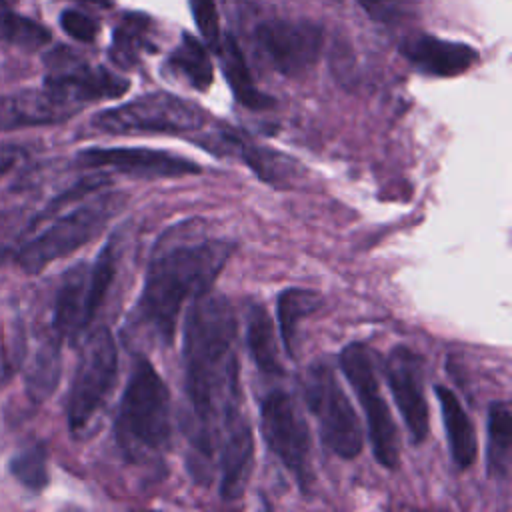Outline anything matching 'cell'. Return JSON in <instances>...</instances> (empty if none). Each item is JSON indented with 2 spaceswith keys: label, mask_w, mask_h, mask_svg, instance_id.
I'll return each mask as SVG.
<instances>
[{
  "label": "cell",
  "mask_w": 512,
  "mask_h": 512,
  "mask_svg": "<svg viewBox=\"0 0 512 512\" xmlns=\"http://www.w3.org/2000/svg\"><path fill=\"white\" fill-rule=\"evenodd\" d=\"M236 336V316L224 296L206 292L192 300L182 346L186 436L194 452V470L200 468L202 476L206 462L212 460L222 422L242 410Z\"/></svg>",
  "instance_id": "obj_1"
},
{
  "label": "cell",
  "mask_w": 512,
  "mask_h": 512,
  "mask_svg": "<svg viewBox=\"0 0 512 512\" xmlns=\"http://www.w3.org/2000/svg\"><path fill=\"white\" fill-rule=\"evenodd\" d=\"M170 234L156 242L136 302L138 322L166 346L174 340L182 306L210 292L236 250V242L224 238L190 236L180 228Z\"/></svg>",
  "instance_id": "obj_2"
},
{
  "label": "cell",
  "mask_w": 512,
  "mask_h": 512,
  "mask_svg": "<svg viewBox=\"0 0 512 512\" xmlns=\"http://www.w3.org/2000/svg\"><path fill=\"white\" fill-rule=\"evenodd\" d=\"M172 434L170 392L152 362L140 356L120 398L114 436L122 456L140 464L160 456Z\"/></svg>",
  "instance_id": "obj_3"
},
{
  "label": "cell",
  "mask_w": 512,
  "mask_h": 512,
  "mask_svg": "<svg viewBox=\"0 0 512 512\" xmlns=\"http://www.w3.org/2000/svg\"><path fill=\"white\" fill-rule=\"evenodd\" d=\"M124 196L104 192L80 206L52 216L48 226L28 234L16 248V264L26 274H38L48 264L76 252L90 242L106 222L120 210Z\"/></svg>",
  "instance_id": "obj_4"
},
{
  "label": "cell",
  "mask_w": 512,
  "mask_h": 512,
  "mask_svg": "<svg viewBox=\"0 0 512 512\" xmlns=\"http://www.w3.org/2000/svg\"><path fill=\"white\" fill-rule=\"evenodd\" d=\"M118 378V350L108 328H96L84 342L72 378L66 418L74 438H86L104 410Z\"/></svg>",
  "instance_id": "obj_5"
},
{
  "label": "cell",
  "mask_w": 512,
  "mask_h": 512,
  "mask_svg": "<svg viewBox=\"0 0 512 512\" xmlns=\"http://www.w3.org/2000/svg\"><path fill=\"white\" fill-rule=\"evenodd\" d=\"M204 110L170 92H150L126 104L106 108L92 118L98 132L124 134H186L202 128Z\"/></svg>",
  "instance_id": "obj_6"
},
{
  "label": "cell",
  "mask_w": 512,
  "mask_h": 512,
  "mask_svg": "<svg viewBox=\"0 0 512 512\" xmlns=\"http://www.w3.org/2000/svg\"><path fill=\"white\" fill-rule=\"evenodd\" d=\"M340 370L350 382L364 410L368 438L380 466L394 470L400 460V438L392 412L380 392L372 350L362 342H352L340 352Z\"/></svg>",
  "instance_id": "obj_7"
},
{
  "label": "cell",
  "mask_w": 512,
  "mask_h": 512,
  "mask_svg": "<svg viewBox=\"0 0 512 512\" xmlns=\"http://www.w3.org/2000/svg\"><path fill=\"white\" fill-rule=\"evenodd\" d=\"M302 392L326 448L344 460L356 458L364 444L362 426L334 370L326 362L312 364L302 380Z\"/></svg>",
  "instance_id": "obj_8"
},
{
  "label": "cell",
  "mask_w": 512,
  "mask_h": 512,
  "mask_svg": "<svg viewBox=\"0 0 512 512\" xmlns=\"http://www.w3.org/2000/svg\"><path fill=\"white\" fill-rule=\"evenodd\" d=\"M260 430L268 450L296 478L300 490L308 492L314 482L312 440L308 424L288 392L276 388L264 396Z\"/></svg>",
  "instance_id": "obj_9"
},
{
  "label": "cell",
  "mask_w": 512,
  "mask_h": 512,
  "mask_svg": "<svg viewBox=\"0 0 512 512\" xmlns=\"http://www.w3.org/2000/svg\"><path fill=\"white\" fill-rule=\"evenodd\" d=\"M46 76L44 88L82 108L94 100H108L122 96L130 82L104 66H90L68 46H56L44 56Z\"/></svg>",
  "instance_id": "obj_10"
},
{
  "label": "cell",
  "mask_w": 512,
  "mask_h": 512,
  "mask_svg": "<svg viewBox=\"0 0 512 512\" xmlns=\"http://www.w3.org/2000/svg\"><path fill=\"white\" fill-rule=\"evenodd\" d=\"M256 40L280 74L298 78L320 56L322 26L312 20H268L258 26Z\"/></svg>",
  "instance_id": "obj_11"
},
{
  "label": "cell",
  "mask_w": 512,
  "mask_h": 512,
  "mask_svg": "<svg viewBox=\"0 0 512 512\" xmlns=\"http://www.w3.org/2000/svg\"><path fill=\"white\" fill-rule=\"evenodd\" d=\"M384 374L412 444H422L428 436V402L424 394V360L412 348L400 344L390 350Z\"/></svg>",
  "instance_id": "obj_12"
},
{
  "label": "cell",
  "mask_w": 512,
  "mask_h": 512,
  "mask_svg": "<svg viewBox=\"0 0 512 512\" xmlns=\"http://www.w3.org/2000/svg\"><path fill=\"white\" fill-rule=\"evenodd\" d=\"M76 158L82 168H104L146 178H172L200 172V166L194 162L152 148H88Z\"/></svg>",
  "instance_id": "obj_13"
},
{
  "label": "cell",
  "mask_w": 512,
  "mask_h": 512,
  "mask_svg": "<svg viewBox=\"0 0 512 512\" xmlns=\"http://www.w3.org/2000/svg\"><path fill=\"white\" fill-rule=\"evenodd\" d=\"M220 496L226 502L242 498L254 466V434L244 412L220 426Z\"/></svg>",
  "instance_id": "obj_14"
},
{
  "label": "cell",
  "mask_w": 512,
  "mask_h": 512,
  "mask_svg": "<svg viewBox=\"0 0 512 512\" xmlns=\"http://www.w3.org/2000/svg\"><path fill=\"white\" fill-rule=\"evenodd\" d=\"M80 108L68 104L48 88H24L0 96V132L60 124Z\"/></svg>",
  "instance_id": "obj_15"
},
{
  "label": "cell",
  "mask_w": 512,
  "mask_h": 512,
  "mask_svg": "<svg viewBox=\"0 0 512 512\" xmlns=\"http://www.w3.org/2000/svg\"><path fill=\"white\" fill-rule=\"evenodd\" d=\"M400 52L418 72L438 78L464 74L478 60V52L472 46L430 34L406 38L400 44Z\"/></svg>",
  "instance_id": "obj_16"
},
{
  "label": "cell",
  "mask_w": 512,
  "mask_h": 512,
  "mask_svg": "<svg viewBox=\"0 0 512 512\" xmlns=\"http://www.w3.org/2000/svg\"><path fill=\"white\" fill-rule=\"evenodd\" d=\"M88 268L90 264L86 262L72 266L58 288L52 326L60 340L78 338L92 322V314L88 310Z\"/></svg>",
  "instance_id": "obj_17"
},
{
  "label": "cell",
  "mask_w": 512,
  "mask_h": 512,
  "mask_svg": "<svg viewBox=\"0 0 512 512\" xmlns=\"http://www.w3.org/2000/svg\"><path fill=\"white\" fill-rule=\"evenodd\" d=\"M436 396L442 410V422L446 428V440H448L452 462L458 470H468L476 460V446H478L474 426L464 406L448 386L438 384Z\"/></svg>",
  "instance_id": "obj_18"
},
{
  "label": "cell",
  "mask_w": 512,
  "mask_h": 512,
  "mask_svg": "<svg viewBox=\"0 0 512 512\" xmlns=\"http://www.w3.org/2000/svg\"><path fill=\"white\" fill-rule=\"evenodd\" d=\"M218 54L222 56V68L226 74V80L232 88L234 98L248 110H266L274 106V98L260 92L258 86L252 80L250 68L246 64V58L232 34H226L220 42Z\"/></svg>",
  "instance_id": "obj_19"
},
{
  "label": "cell",
  "mask_w": 512,
  "mask_h": 512,
  "mask_svg": "<svg viewBox=\"0 0 512 512\" xmlns=\"http://www.w3.org/2000/svg\"><path fill=\"white\" fill-rule=\"evenodd\" d=\"M322 306V296L308 288H286L276 300L278 328L282 344L290 358L296 356V336L300 320L312 316Z\"/></svg>",
  "instance_id": "obj_20"
},
{
  "label": "cell",
  "mask_w": 512,
  "mask_h": 512,
  "mask_svg": "<svg viewBox=\"0 0 512 512\" xmlns=\"http://www.w3.org/2000/svg\"><path fill=\"white\" fill-rule=\"evenodd\" d=\"M246 344L256 368L268 376H280L282 364L278 358L276 338L270 314L260 306L254 304L248 312V326H246Z\"/></svg>",
  "instance_id": "obj_21"
},
{
  "label": "cell",
  "mask_w": 512,
  "mask_h": 512,
  "mask_svg": "<svg viewBox=\"0 0 512 512\" xmlns=\"http://www.w3.org/2000/svg\"><path fill=\"white\" fill-rule=\"evenodd\" d=\"M512 448V414L508 402H492L488 410V472L494 478H506L510 470Z\"/></svg>",
  "instance_id": "obj_22"
},
{
  "label": "cell",
  "mask_w": 512,
  "mask_h": 512,
  "mask_svg": "<svg viewBox=\"0 0 512 512\" xmlns=\"http://www.w3.org/2000/svg\"><path fill=\"white\" fill-rule=\"evenodd\" d=\"M24 378L26 392L34 402H44L54 392L60 380V338L56 334L38 346Z\"/></svg>",
  "instance_id": "obj_23"
},
{
  "label": "cell",
  "mask_w": 512,
  "mask_h": 512,
  "mask_svg": "<svg viewBox=\"0 0 512 512\" xmlns=\"http://www.w3.org/2000/svg\"><path fill=\"white\" fill-rule=\"evenodd\" d=\"M168 64L182 74L190 86L204 92L212 84V62L200 40L190 34H182L180 46L170 54Z\"/></svg>",
  "instance_id": "obj_24"
},
{
  "label": "cell",
  "mask_w": 512,
  "mask_h": 512,
  "mask_svg": "<svg viewBox=\"0 0 512 512\" xmlns=\"http://www.w3.org/2000/svg\"><path fill=\"white\" fill-rule=\"evenodd\" d=\"M148 20L142 14H126L112 34L110 58L120 68L136 66L140 52L148 46L146 42Z\"/></svg>",
  "instance_id": "obj_25"
},
{
  "label": "cell",
  "mask_w": 512,
  "mask_h": 512,
  "mask_svg": "<svg viewBox=\"0 0 512 512\" xmlns=\"http://www.w3.org/2000/svg\"><path fill=\"white\" fill-rule=\"evenodd\" d=\"M232 144L238 146V152L242 154V160L256 172V176L268 184L280 186L288 184L290 178V158L284 154H278L276 150H268L250 142H242L238 138H230Z\"/></svg>",
  "instance_id": "obj_26"
},
{
  "label": "cell",
  "mask_w": 512,
  "mask_h": 512,
  "mask_svg": "<svg viewBox=\"0 0 512 512\" xmlns=\"http://www.w3.org/2000/svg\"><path fill=\"white\" fill-rule=\"evenodd\" d=\"M52 34L40 22L16 14L12 10H0V40L24 50H38L50 42Z\"/></svg>",
  "instance_id": "obj_27"
},
{
  "label": "cell",
  "mask_w": 512,
  "mask_h": 512,
  "mask_svg": "<svg viewBox=\"0 0 512 512\" xmlns=\"http://www.w3.org/2000/svg\"><path fill=\"white\" fill-rule=\"evenodd\" d=\"M12 476L30 490H42L48 484V452L44 444L22 448L10 460Z\"/></svg>",
  "instance_id": "obj_28"
},
{
  "label": "cell",
  "mask_w": 512,
  "mask_h": 512,
  "mask_svg": "<svg viewBox=\"0 0 512 512\" xmlns=\"http://www.w3.org/2000/svg\"><path fill=\"white\" fill-rule=\"evenodd\" d=\"M362 10L380 24H400L416 14L414 0H358Z\"/></svg>",
  "instance_id": "obj_29"
},
{
  "label": "cell",
  "mask_w": 512,
  "mask_h": 512,
  "mask_svg": "<svg viewBox=\"0 0 512 512\" xmlns=\"http://www.w3.org/2000/svg\"><path fill=\"white\" fill-rule=\"evenodd\" d=\"M190 10L194 16V22L204 38V42L218 52L220 50V22H218V12H216V2L214 0H190Z\"/></svg>",
  "instance_id": "obj_30"
},
{
  "label": "cell",
  "mask_w": 512,
  "mask_h": 512,
  "mask_svg": "<svg viewBox=\"0 0 512 512\" xmlns=\"http://www.w3.org/2000/svg\"><path fill=\"white\" fill-rule=\"evenodd\" d=\"M60 26L70 38L80 42H92L98 34V24L78 10H64L60 14Z\"/></svg>",
  "instance_id": "obj_31"
},
{
  "label": "cell",
  "mask_w": 512,
  "mask_h": 512,
  "mask_svg": "<svg viewBox=\"0 0 512 512\" xmlns=\"http://www.w3.org/2000/svg\"><path fill=\"white\" fill-rule=\"evenodd\" d=\"M22 228H16V212H0V262L8 256L14 240H20Z\"/></svg>",
  "instance_id": "obj_32"
},
{
  "label": "cell",
  "mask_w": 512,
  "mask_h": 512,
  "mask_svg": "<svg viewBox=\"0 0 512 512\" xmlns=\"http://www.w3.org/2000/svg\"><path fill=\"white\" fill-rule=\"evenodd\" d=\"M26 148L20 144L12 142H0V178L6 176L10 170H14L24 158H26Z\"/></svg>",
  "instance_id": "obj_33"
},
{
  "label": "cell",
  "mask_w": 512,
  "mask_h": 512,
  "mask_svg": "<svg viewBox=\"0 0 512 512\" xmlns=\"http://www.w3.org/2000/svg\"><path fill=\"white\" fill-rule=\"evenodd\" d=\"M82 2H90V4H98V6H104V8H108V6H110V0H82Z\"/></svg>",
  "instance_id": "obj_34"
},
{
  "label": "cell",
  "mask_w": 512,
  "mask_h": 512,
  "mask_svg": "<svg viewBox=\"0 0 512 512\" xmlns=\"http://www.w3.org/2000/svg\"><path fill=\"white\" fill-rule=\"evenodd\" d=\"M2 8H6V0H0V10H2Z\"/></svg>",
  "instance_id": "obj_35"
}]
</instances>
